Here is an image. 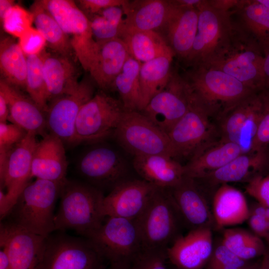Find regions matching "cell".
I'll return each instance as SVG.
<instances>
[{"label": "cell", "instance_id": "6da1fadb", "mask_svg": "<svg viewBox=\"0 0 269 269\" xmlns=\"http://www.w3.org/2000/svg\"><path fill=\"white\" fill-rule=\"evenodd\" d=\"M104 197L103 191L84 181L66 178L55 213V231L72 230L88 238L106 218L103 211Z\"/></svg>", "mask_w": 269, "mask_h": 269}, {"label": "cell", "instance_id": "7a4b0ae2", "mask_svg": "<svg viewBox=\"0 0 269 269\" xmlns=\"http://www.w3.org/2000/svg\"><path fill=\"white\" fill-rule=\"evenodd\" d=\"M184 78L192 94L207 114L216 122L240 101L258 93L223 72L210 66L192 67Z\"/></svg>", "mask_w": 269, "mask_h": 269}, {"label": "cell", "instance_id": "3957f363", "mask_svg": "<svg viewBox=\"0 0 269 269\" xmlns=\"http://www.w3.org/2000/svg\"><path fill=\"white\" fill-rule=\"evenodd\" d=\"M63 182L39 178L30 181L8 214L11 222L44 238L52 234L55 206Z\"/></svg>", "mask_w": 269, "mask_h": 269}, {"label": "cell", "instance_id": "277c9868", "mask_svg": "<svg viewBox=\"0 0 269 269\" xmlns=\"http://www.w3.org/2000/svg\"><path fill=\"white\" fill-rule=\"evenodd\" d=\"M263 60V50L257 40L247 30L234 26L228 44L205 66L220 69L260 92L265 89Z\"/></svg>", "mask_w": 269, "mask_h": 269}, {"label": "cell", "instance_id": "5b68a950", "mask_svg": "<svg viewBox=\"0 0 269 269\" xmlns=\"http://www.w3.org/2000/svg\"><path fill=\"white\" fill-rule=\"evenodd\" d=\"M135 220L144 249L167 250L182 235L183 225L167 189L158 188Z\"/></svg>", "mask_w": 269, "mask_h": 269}, {"label": "cell", "instance_id": "8992f818", "mask_svg": "<svg viewBox=\"0 0 269 269\" xmlns=\"http://www.w3.org/2000/svg\"><path fill=\"white\" fill-rule=\"evenodd\" d=\"M174 159L187 162L218 142L220 135L216 123L197 103L192 95L186 114L167 133Z\"/></svg>", "mask_w": 269, "mask_h": 269}, {"label": "cell", "instance_id": "52a82bcc", "mask_svg": "<svg viewBox=\"0 0 269 269\" xmlns=\"http://www.w3.org/2000/svg\"><path fill=\"white\" fill-rule=\"evenodd\" d=\"M87 239L111 266L130 269L143 249L135 220L107 217Z\"/></svg>", "mask_w": 269, "mask_h": 269}, {"label": "cell", "instance_id": "ba28073f", "mask_svg": "<svg viewBox=\"0 0 269 269\" xmlns=\"http://www.w3.org/2000/svg\"><path fill=\"white\" fill-rule=\"evenodd\" d=\"M197 8V32L184 61L192 67L207 65L214 59L229 43L234 27L230 12L214 8L208 0H202Z\"/></svg>", "mask_w": 269, "mask_h": 269}, {"label": "cell", "instance_id": "9c48e42d", "mask_svg": "<svg viewBox=\"0 0 269 269\" xmlns=\"http://www.w3.org/2000/svg\"><path fill=\"white\" fill-rule=\"evenodd\" d=\"M125 111L120 99L104 91L96 93L78 114L73 146L92 144L113 136Z\"/></svg>", "mask_w": 269, "mask_h": 269}, {"label": "cell", "instance_id": "30bf717a", "mask_svg": "<svg viewBox=\"0 0 269 269\" xmlns=\"http://www.w3.org/2000/svg\"><path fill=\"white\" fill-rule=\"evenodd\" d=\"M38 141L27 133L7 153L0 154V218L7 216L30 181L33 154Z\"/></svg>", "mask_w": 269, "mask_h": 269}, {"label": "cell", "instance_id": "8fae6325", "mask_svg": "<svg viewBox=\"0 0 269 269\" xmlns=\"http://www.w3.org/2000/svg\"><path fill=\"white\" fill-rule=\"evenodd\" d=\"M133 156L162 154L174 159L166 133L138 111H125L113 136Z\"/></svg>", "mask_w": 269, "mask_h": 269}, {"label": "cell", "instance_id": "7c38bea8", "mask_svg": "<svg viewBox=\"0 0 269 269\" xmlns=\"http://www.w3.org/2000/svg\"><path fill=\"white\" fill-rule=\"evenodd\" d=\"M90 145L76 164L77 171L84 182L104 192L131 178L128 163L114 146L104 141Z\"/></svg>", "mask_w": 269, "mask_h": 269}, {"label": "cell", "instance_id": "4fadbf2b", "mask_svg": "<svg viewBox=\"0 0 269 269\" xmlns=\"http://www.w3.org/2000/svg\"><path fill=\"white\" fill-rule=\"evenodd\" d=\"M104 260L87 238L60 232L45 238L40 269H100Z\"/></svg>", "mask_w": 269, "mask_h": 269}, {"label": "cell", "instance_id": "5bb4252c", "mask_svg": "<svg viewBox=\"0 0 269 269\" xmlns=\"http://www.w3.org/2000/svg\"><path fill=\"white\" fill-rule=\"evenodd\" d=\"M68 36L76 58L83 69L88 71L95 56L97 42L92 33L90 21L71 0H40Z\"/></svg>", "mask_w": 269, "mask_h": 269}, {"label": "cell", "instance_id": "9a60e30c", "mask_svg": "<svg viewBox=\"0 0 269 269\" xmlns=\"http://www.w3.org/2000/svg\"><path fill=\"white\" fill-rule=\"evenodd\" d=\"M96 84L90 76L80 81L73 93L49 102L46 113V128L64 144L73 146L77 119L80 110L95 94Z\"/></svg>", "mask_w": 269, "mask_h": 269}, {"label": "cell", "instance_id": "2e32d148", "mask_svg": "<svg viewBox=\"0 0 269 269\" xmlns=\"http://www.w3.org/2000/svg\"><path fill=\"white\" fill-rule=\"evenodd\" d=\"M262 91L253 94L226 111L216 122L221 140L250 151L263 112Z\"/></svg>", "mask_w": 269, "mask_h": 269}, {"label": "cell", "instance_id": "e0dca14e", "mask_svg": "<svg viewBox=\"0 0 269 269\" xmlns=\"http://www.w3.org/2000/svg\"><path fill=\"white\" fill-rule=\"evenodd\" d=\"M192 99V91L186 80L172 72L165 88L140 112L167 134L187 112Z\"/></svg>", "mask_w": 269, "mask_h": 269}, {"label": "cell", "instance_id": "ac0fdd59", "mask_svg": "<svg viewBox=\"0 0 269 269\" xmlns=\"http://www.w3.org/2000/svg\"><path fill=\"white\" fill-rule=\"evenodd\" d=\"M45 238L11 222L0 223V246L12 269H40Z\"/></svg>", "mask_w": 269, "mask_h": 269}, {"label": "cell", "instance_id": "d6986e66", "mask_svg": "<svg viewBox=\"0 0 269 269\" xmlns=\"http://www.w3.org/2000/svg\"><path fill=\"white\" fill-rule=\"evenodd\" d=\"M167 189L184 227L190 231L215 226L206 192L195 179L184 176L178 184Z\"/></svg>", "mask_w": 269, "mask_h": 269}, {"label": "cell", "instance_id": "ffe728a7", "mask_svg": "<svg viewBox=\"0 0 269 269\" xmlns=\"http://www.w3.org/2000/svg\"><path fill=\"white\" fill-rule=\"evenodd\" d=\"M158 188L141 178H130L120 183L105 196L104 215L136 219Z\"/></svg>", "mask_w": 269, "mask_h": 269}, {"label": "cell", "instance_id": "44dd1931", "mask_svg": "<svg viewBox=\"0 0 269 269\" xmlns=\"http://www.w3.org/2000/svg\"><path fill=\"white\" fill-rule=\"evenodd\" d=\"M269 169V148L243 152L224 166L193 178L205 191L230 182L250 180Z\"/></svg>", "mask_w": 269, "mask_h": 269}, {"label": "cell", "instance_id": "7402d4cb", "mask_svg": "<svg viewBox=\"0 0 269 269\" xmlns=\"http://www.w3.org/2000/svg\"><path fill=\"white\" fill-rule=\"evenodd\" d=\"M213 250L211 228L192 230L167 248V259L177 269H203Z\"/></svg>", "mask_w": 269, "mask_h": 269}, {"label": "cell", "instance_id": "603a6c76", "mask_svg": "<svg viewBox=\"0 0 269 269\" xmlns=\"http://www.w3.org/2000/svg\"><path fill=\"white\" fill-rule=\"evenodd\" d=\"M172 3L173 8L158 33L174 55L185 61L191 51L197 34L198 9L197 7H180Z\"/></svg>", "mask_w": 269, "mask_h": 269}, {"label": "cell", "instance_id": "cb8c5ba5", "mask_svg": "<svg viewBox=\"0 0 269 269\" xmlns=\"http://www.w3.org/2000/svg\"><path fill=\"white\" fill-rule=\"evenodd\" d=\"M130 56L121 38L97 42L95 56L88 72L100 90H111L115 79Z\"/></svg>", "mask_w": 269, "mask_h": 269}, {"label": "cell", "instance_id": "d4e9b609", "mask_svg": "<svg viewBox=\"0 0 269 269\" xmlns=\"http://www.w3.org/2000/svg\"><path fill=\"white\" fill-rule=\"evenodd\" d=\"M64 146L57 136L50 133L44 135L37 142L33 152L31 177L64 181L68 167Z\"/></svg>", "mask_w": 269, "mask_h": 269}, {"label": "cell", "instance_id": "484cf974", "mask_svg": "<svg viewBox=\"0 0 269 269\" xmlns=\"http://www.w3.org/2000/svg\"><path fill=\"white\" fill-rule=\"evenodd\" d=\"M41 53L49 102L75 92L80 82V73L74 59L51 50L48 51L46 47Z\"/></svg>", "mask_w": 269, "mask_h": 269}, {"label": "cell", "instance_id": "4316f807", "mask_svg": "<svg viewBox=\"0 0 269 269\" xmlns=\"http://www.w3.org/2000/svg\"><path fill=\"white\" fill-rule=\"evenodd\" d=\"M0 91L5 96L9 108L8 121L27 133L41 134L46 128V114L20 89L0 79Z\"/></svg>", "mask_w": 269, "mask_h": 269}, {"label": "cell", "instance_id": "83f0119b", "mask_svg": "<svg viewBox=\"0 0 269 269\" xmlns=\"http://www.w3.org/2000/svg\"><path fill=\"white\" fill-rule=\"evenodd\" d=\"M173 6L171 0H126L122 6L125 29L158 33L166 23Z\"/></svg>", "mask_w": 269, "mask_h": 269}, {"label": "cell", "instance_id": "f1b7e54d", "mask_svg": "<svg viewBox=\"0 0 269 269\" xmlns=\"http://www.w3.org/2000/svg\"><path fill=\"white\" fill-rule=\"evenodd\" d=\"M132 166L141 179L161 188L172 187L185 176L183 165L165 155L135 156Z\"/></svg>", "mask_w": 269, "mask_h": 269}, {"label": "cell", "instance_id": "f546056e", "mask_svg": "<svg viewBox=\"0 0 269 269\" xmlns=\"http://www.w3.org/2000/svg\"><path fill=\"white\" fill-rule=\"evenodd\" d=\"M212 213L215 227L219 230L248 220L250 208L241 191L229 184H225L214 192Z\"/></svg>", "mask_w": 269, "mask_h": 269}, {"label": "cell", "instance_id": "4dcf8cb0", "mask_svg": "<svg viewBox=\"0 0 269 269\" xmlns=\"http://www.w3.org/2000/svg\"><path fill=\"white\" fill-rule=\"evenodd\" d=\"M245 152L238 144L220 139L186 162L183 165L184 175L196 178L221 168Z\"/></svg>", "mask_w": 269, "mask_h": 269}, {"label": "cell", "instance_id": "1f68e13d", "mask_svg": "<svg viewBox=\"0 0 269 269\" xmlns=\"http://www.w3.org/2000/svg\"><path fill=\"white\" fill-rule=\"evenodd\" d=\"M121 39L130 55L141 63L161 56H175L164 39L155 31L125 29Z\"/></svg>", "mask_w": 269, "mask_h": 269}, {"label": "cell", "instance_id": "d6a6232c", "mask_svg": "<svg viewBox=\"0 0 269 269\" xmlns=\"http://www.w3.org/2000/svg\"><path fill=\"white\" fill-rule=\"evenodd\" d=\"M27 69V57L18 42L8 35L1 34L0 79L10 85L25 90Z\"/></svg>", "mask_w": 269, "mask_h": 269}, {"label": "cell", "instance_id": "836d02e7", "mask_svg": "<svg viewBox=\"0 0 269 269\" xmlns=\"http://www.w3.org/2000/svg\"><path fill=\"white\" fill-rule=\"evenodd\" d=\"M30 11L33 15L35 28L45 40L46 47L54 52L72 58L74 56L76 58L68 36L40 0L33 2Z\"/></svg>", "mask_w": 269, "mask_h": 269}, {"label": "cell", "instance_id": "e575fe53", "mask_svg": "<svg viewBox=\"0 0 269 269\" xmlns=\"http://www.w3.org/2000/svg\"><path fill=\"white\" fill-rule=\"evenodd\" d=\"M174 56L156 58L142 63L139 71L141 112L149 101L162 91L172 74L171 63Z\"/></svg>", "mask_w": 269, "mask_h": 269}, {"label": "cell", "instance_id": "d590c367", "mask_svg": "<svg viewBox=\"0 0 269 269\" xmlns=\"http://www.w3.org/2000/svg\"><path fill=\"white\" fill-rule=\"evenodd\" d=\"M141 64L130 56L112 84L111 90L119 93L126 111H140L139 71Z\"/></svg>", "mask_w": 269, "mask_h": 269}, {"label": "cell", "instance_id": "8d00e7d4", "mask_svg": "<svg viewBox=\"0 0 269 269\" xmlns=\"http://www.w3.org/2000/svg\"><path fill=\"white\" fill-rule=\"evenodd\" d=\"M221 243L239 258L246 261L263 256L267 249L261 238L242 229L224 230Z\"/></svg>", "mask_w": 269, "mask_h": 269}, {"label": "cell", "instance_id": "74e56055", "mask_svg": "<svg viewBox=\"0 0 269 269\" xmlns=\"http://www.w3.org/2000/svg\"><path fill=\"white\" fill-rule=\"evenodd\" d=\"M239 8L246 30L261 46L269 43V7L255 0L242 1Z\"/></svg>", "mask_w": 269, "mask_h": 269}, {"label": "cell", "instance_id": "f35d334b", "mask_svg": "<svg viewBox=\"0 0 269 269\" xmlns=\"http://www.w3.org/2000/svg\"><path fill=\"white\" fill-rule=\"evenodd\" d=\"M41 52L26 56L27 69L25 91L29 97L46 114L48 107L49 95Z\"/></svg>", "mask_w": 269, "mask_h": 269}, {"label": "cell", "instance_id": "ab89813d", "mask_svg": "<svg viewBox=\"0 0 269 269\" xmlns=\"http://www.w3.org/2000/svg\"><path fill=\"white\" fill-rule=\"evenodd\" d=\"M33 22L30 11L15 3L6 12L0 24L5 32L18 39L32 27Z\"/></svg>", "mask_w": 269, "mask_h": 269}, {"label": "cell", "instance_id": "60d3db41", "mask_svg": "<svg viewBox=\"0 0 269 269\" xmlns=\"http://www.w3.org/2000/svg\"><path fill=\"white\" fill-rule=\"evenodd\" d=\"M87 16L96 42L121 38L125 30L124 25L118 24L99 14Z\"/></svg>", "mask_w": 269, "mask_h": 269}, {"label": "cell", "instance_id": "b9f144b4", "mask_svg": "<svg viewBox=\"0 0 269 269\" xmlns=\"http://www.w3.org/2000/svg\"><path fill=\"white\" fill-rule=\"evenodd\" d=\"M166 249H144L135 258L130 269H167Z\"/></svg>", "mask_w": 269, "mask_h": 269}, {"label": "cell", "instance_id": "7bdbcfd3", "mask_svg": "<svg viewBox=\"0 0 269 269\" xmlns=\"http://www.w3.org/2000/svg\"><path fill=\"white\" fill-rule=\"evenodd\" d=\"M263 112L257 134L253 141L251 151L267 149L269 145V89L262 91Z\"/></svg>", "mask_w": 269, "mask_h": 269}, {"label": "cell", "instance_id": "ee69618b", "mask_svg": "<svg viewBox=\"0 0 269 269\" xmlns=\"http://www.w3.org/2000/svg\"><path fill=\"white\" fill-rule=\"evenodd\" d=\"M254 264L250 263V261L242 260L225 247L221 242L214 248H213L211 256L207 265L248 269L251 268Z\"/></svg>", "mask_w": 269, "mask_h": 269}, {"label": "cell", "instance_id": "f6af8a7d", "mask_svg": "<svg viewBox=\"0 0 269 269\" xmlns=\"http://www.w3.org/2000/svg\"><path fill=\"white\" fill-rule=\"evenodd\" d=\"M247 193L269 208V173L258 174L247 181Z\"/></svg>", "mask_w": 269, "mask_h": 269}, {"label": "cell", "instance_id": "bcb514c9", "mask_svg": "<svg viewBox=\"0 0 269 269\" xmlns=\"http://www.w3.org/2000/svg\"><path fill=\"white\" fill-rule=\"evenodd\" d=\"M27 133L14 124L0 122V153L8 152L24 138Z\"/></svg>", "mask_w": 269, "mask_h": 269}, {"label": "cell", "instance_id": "7dc6e473", "mask_svg": "<svg viewBox=\"0 0 269 269\" xmlns=\"http://www.w3.org/2000/svg\"><path fill=\"white\" fill-rule=\"evenodd\" d=\"M18 43L26 56L38 54L46 47L43 37L32 26L18 38Z\"/></svg>", "mask_w": 269, "mask_h": 269}, {"label": "cell", "instance_id": "c3c4849f", "mask_svg": "<svg viewBox=\"0 0 269 269\" xmlns=\"http://www.w3.org/2000/svg\"><path fill=\"white\" fill-rule=\"evenodd\" d=\"M126 0H78L75 2L86 16L95 14L111 6H122Z\"/></svg>", "mask_w": 269, "mask_h": 269}, {"label": "cell", "instance_id": "681fc988", "mask_svg": "<svg viewBox=\"0 0 269 269\" xmlns=\"http://www.w3.org/2000/svg\"><path fill=\"white\" fill-rule=\"evenodd\" d=\"M248 220L249 225L254 234L261 239L264 238L268 241L269 228L266 218L254 214H250Z\"/></svg>", "mask_w": 269, "mask_h": 269}, {"label": "cell", "instance_id": "f907efd6", "mask_svg": "<svg viewBox=\"0 0 269 269\" xmlns=\"http://www.w3.org/2000/svg\"><path fill=\"white\" fill-rule=\"evenodd\" d=\"M210 4L214 8L225 12L233 7L238 8L241 3L240 0H208Z\"/></svg>", "mask_w": 269, "mask_h": 269}, {"label": "cell", "instance_id": "816d5d0a", "mask_svg": "<svg viewBox=\"0 0 269 269\" xmlns=\"http://www.w3.org/2000/svg\"><path fill=\"white\" fill-rule=\"evenodd\" d=\"M264 55L263 65L265 89H269V43L261 46Z\"/></svg>", "mask_w": 269, "mask_h": 269}, {"label": "cell", "instance_id": "f5cc1de1", "mask_svg": "<svg viewBox=\"0 0 269 269\" xmlns=\"http://www.w3.org/2000/svg\"><path fill=\"white\" fill-rule=\"evenodd\" d=\"M9 117V108L3 93L0 91V122H7Z\"/></svg>", "mask_w": 269, "mask_h": 269}, {"label": "cell", "instance_id": "db71d44e", "mask_svg": "<svg viewBox=\"0 0 269 269\" xmlns=\"http://www.w3.org/2000/svg\"><path fill=\"white\" fill-rule=\"evenodd\" d=\"M250 269H269V247L267 248L262 260L255 263Z\"/></svg>", "mask_w": 269, "mask_h": 269}, {"label": "cell", "instance_id": "11a10c76", "mask_svg": "<svg viewBox=\"0 0 269 269\" xmlns=\"http://www.w3.org/2000/svg\"><path fill=\"white\" fill-rule=\"evenodd\" d=\"M13 0H0V21L3 20L6 12L15 4Z\"/></svg>", "mask_w": 269, "mask_h": 269}, {"label": "cell", "instance_id": "9f6ffc18", "mask_svg": "<svg viewBox=\"0 0 269 269\" xmlns=\"http://www.w3.org/2000/svg\"><path fill=\"white\" fill-rule=\"evenodd\" d=\"M267 207L258 202L250 209V214H254L266 218Z\"/></svg>", "mask_w": 269, "mask_h": 269}, {"label": "cell", "instance_id": "6f0895ef", "mask_svg": "<svg viewBox=\"0 0 269 269\" xmlns=\"http://www.w3.org/2000/svg\"><path fill=\"white\" fill-rule=\"evenodd\" d=\"M175 5L180 7H197L201 0H171Z\"/></svg>", "mask_w": 269, "mask_h": 269}, {"label": "cell", "instance_id": "680465c9", "mask_svg": "<svg viewBox=\"0 0 269 269\" xmlns=\"http://www.w3.org/2000/svg\"><path fill=\"white\" fill-rule=\"evenodd\" d=\"M0 247V269H12L5 248Z\"/></svg>", "mask_w": 269, "mask_h": 269}, {"label": "cell", "instance_id": "91938a15", "mask_svg": "<svg viewBox=\"0 0 269 269\" xmlns=\"http://www.w3.org/2000/svg\"><path fill=\"white\" fill-rule=\"evenodd\" d=\"M251 268L246 269V268H238V267H229V266H208V265H207V269H250Z\"/></svg>", "mask_w": 269, "mask_h": 269}, {"label": "cell", "instance_id": "94428289", "mask_svg": "<svg viewBox=\"0 0 269 269\" xmlns=\"http://www.w3.org/2000/svg\"><path fill=\"white\" fill-rule=\"evenodd\" d=\"M266 219L267 221L268 228H269V238L267 242L269 243V208H267Z\"/></svg>", "mask_w": 269, "mask_h": 269}, {"label": "cell", "instance_id": "6125c7cd", "mask_svg": "<svg viewBox=\"0 0 269 269\" xmlns=\"http://www.w3.org/2000/svg\"><path fill=\"white\" fill-rule=\"evenodd\" d=\"M261 3L269 7V0H258Z\"/></svg>", "mask_w": 269, "mask_h": 269}, {"label": "cell", "instance_id": "be15d7a7", "mask_svg": "<svg viewBox=\"0 0 269 269\" xmlns=\"http://www.w3.org/2000/svg\"><path fill=\"white\" fill-rule=\"evenodd\" d=\"M129 268H122L121 267H118V266H111L109 269H130Z\"/></svg>", "mask_w": 269, "mask_h": 269}]
</instances>
